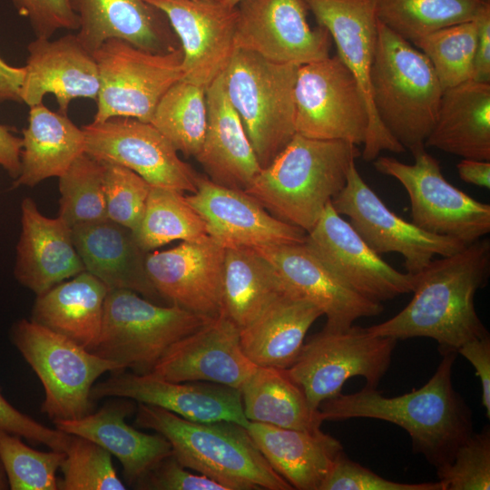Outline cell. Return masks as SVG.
Listing matches in <instances>:
<instances>
[{
	"label": "cell",
	"mask_w": 490,
	"mask_h": 490,
	"mask_svg": "<svg viewBox=\"0 0 490 490\" xmlns=\"http://www.w3.org/2000/svg\"><path fill=\"white\" fill-rule=\"evenodd\" d=\"M412 154V164L392 157L374 160L378 172L395 178L407 191L411 222L426 232L457 239L466 245L489 233L490 205L449 183L438 161L425 148Z\"/></svg>",
	"instance_id": "obj_11"
},
{
	"label": "cell",
	"mask_w": 490,
	"mask_h": 490,
	"mask_svg": "<svg viewBox=\"0 0 490 490\" xmlns=\"http://www.w3.org/2000/svg\"><path fill=\"white\" fill-rule=\"evenodd\" d=\"M322 315L315 303L289 289L240 329L243 352L257 366L287 369L297 359L308 330Z\"/></svg>",
	"instance_id": "obj_31"
},
{
	"label": "cell",
	"mask_w": 490,
	"mask_h": 490,
	"mask_svg": "<svg viewBox=\"0 0 490 490\" xmlns=\"http://www.w3.org/2000/svg\"><path fill=\"white\" fill-rule=\"evenodd\" d=\"M318 25L334 41L338 55L357 80L368 104L369 124L361 155L369 162L380 152H405L377 119L371 98L370 72L377 38L374 0H304Z\"/></svg>",
	"instance_id": "obj_16"
},
{
	"label": "cell",
	"mask_w": 490,
	"mask_h": 490,
	"mask_svg": "<svg viewBox=\"0 0 490 490\" xmlns=\"http://www.w3.org/2000/svg\"><path fill=\"white\" fill-rule=\"evenodd\" d=\"M304 0H242L237 5L235 50L274 63L302 65L329 56L332 38L308 22Z\"/></svg>",
	"instance_id": "obj_15"
},
{
	"label": "cell",
	"mask_w": 490,
	"mask_h": 490,
	"mask_svg": "<svg viewBox=\"0 0 490 490\" xmlns=\"http://www.w3.org/2000/svg\"><path fill=\"white\" fill-rule=\"evenodd\" d=\"M109 398L112 400L95 413L53 422L58 430L87 438L115 456L122 466L125 481L133 485L153 466L172 454V446L162 435L143 433L125 422V417L134 411L131 399Z\"/></svg>",
	"instance_id": "obj_27"
},
{
	"label": "cell",
	"mask_w": 490,
	"mask_h": 490,
	"mask_svg": "<svg viewBox=\"0 0 490 490\" xmlns=\"http://www.w3.org/2000/svg\"><path fill=\"white\" fill-rule=\"evenodd\" d=\"M224 257L225 247L207 235L147 252L145 267L164 301L214 318L222 309Z\"/></svg>",
	"instance_id": "obj_20"
},
{
	"label": "cell",
	"mask_w": 490,
	"mask_h": 490,
	"mask_svg": "<svg viewBox=\"0 0 490 490\" xmlns=\"http://www.w3.org/2000/svg\"><path fill=\"white\" fill-rule=\"evenodd\" d=\"M108 290L84 270L36 296L31 319L93 352L101 334Z\"/></svg>",
	"instance_id": "obj_33"
},
{
	"label": "cell",
	"mask_w": 490,
	"mask_h": 490,
	"mask_svg": "<svg viewBox=\"0 0 490 490\" xmlns=\"http://www.w3.org/2000/svg\"><path fill=\"white\" fill-rule=\"evenodd\" d=\"M61 465V490H124L126 485L117 475L112 455L98 444L70 435Z\"/></svg>",
	"instance_id": "obj_43"
},
{
	"label": "cell",
	"mask_w": 490,
	"mask_h": 490,
	"mask_svg": "<svg viewBox=\"0 0 490 490\" xmlns=\"http://www.w3.org/2000/svg\"><path fill=\"white\" fill-rule=\"evenodd\" d=\"M397 342L359 326L322 329L304 342L286 370L303 390L310 408L318 410L324 400L340 394L349 378L362 377L367 387L377 388L390 366Z\"/></svg>",
	"instance_id": "obj_9"
},
{
	"label": "cell",
	"mask_w": 490,
	"mask_h": 490,
	"mask_svg": "<svg viewBox=\"0 0 490 490\" xmlns=\"http://www.w3.org/2000/svg\"><path fill=\"white\" fill-rule=\"evenodd\" d=\"M211 318L177 305L162 306L129 289H109L93 352L124 370L149 374L172 344Z\"/></svg>",
	"instance_id": "obj_7"
},
{
	"label": "cell",
	"mask_w": 490,
	"mask_h": 490,
	"mask_svg": "<svg viewBox=\"0 0 490 490\" xmlns=\"http://www.w3.org/2000/svg\"><path fill=\"white\" fill-rule=\"evenodd\" d=\"M103 162L107 218L135 233L152 185L123 166Z\"/></svg>",
	"instance_id": "obj_44"
},
{
	"label": "cell",
	"mask_w": 490,
	"mask_h": 490,
	"mask_svg": "<svg viewBox=\"0 0 490 490\" xmlns=\"http://www.w3.org/2000/svg\"><path fill=\"white\" fill-rule=\"evenodd\" d=\"M299 66L236 49L223 73L229 99L261 169L296 133L294 86Z\"/></svg>",
	"instance_id": "obj_6"
},
{
	"label": "cell",
	"mask_w": 490,
	"mask_h": 490,
	"mask_svg": "<svg viewBox=\"0 0 490 490\" xmlns=\"http://www.w3.org/2000/svg\"><path fill=\"white\" fill-rule=\"evenodd\" d=\"M25 17L36 38L50 39L60 29L78 30V17L72 0H9Z\"/></svg>",
	"instance_id": "obj_47"
},
{
	"label": "cell",
	"mask_w": 490,
	"mask_h": 490,
	"mask_svg": "<svg viewBox=\"0 0 490 490\" xmlns=\"http://www.w3.org/2000/svg\"><path fill=\"white\" fill-rule=\"evenodd\" d=\"M73 240L84 270L109 289L134 291L160 304L164 301L151 282L145 252L133 232L109 219L72 228Z\"/></svg>",
	"instance_id": "obj_28"
},
{
	"label": "cell",
	"mask_w": 490,
	"mask_h": 490,
	"mask_svg": "<svg viewBox=\"0 0 490 490\" xmlns=\"http://www.w3.org/2000/svg\"><path fill=\"white\" fill-rule=\"evenodd\" d=\"M288 290L272 265L253 248H225L221 311L240 329Z\"/></svg>",
	"instance_id": "obj_35"
},
{
	"label": "cell",
	"mask_w": 490,
	"mask_h": 490,
	"mask_svg": "<svg viewBox=\"0 0 490 490\" xmlns=\"http://www.w3.org/2000/svg\"><path fill=\"white\" fill-rule=\"evenodd\" d=\"M167 18L181 41L182 79L207 89L235 51L237 6L221 0H145Z\"/></svg>",
	"instance_id": "obj_19"
},
{
	"label": "cell",
	"mask_w": 490,
	"mask_h": 490,
	"mask_svg": "<svg viewBox=\"0 0 490 490\" xmlns=\"http://www.w3.org/2000/svg\"><path fill=\"white\" fill-rule=\"evenodd\" d=\"M78 17L75 34L93 54L109 39H121L152 53L175 49L165 15L145 0H72Z\"/></svg>",
	"instance_id": "obj_29"
},
{
	"label": "cell",
	"mask_w": 490,
	"mask_h": 490,
	"mask_svg": "<svg viewBox=\"0 0 490 490\" xmlns=\"http://www.w3.org/2000/svg\"><path fill=\"white\" fill-rule=\"evenodd\" d=\"M59 191L58 216L71 228L108 219L103 162L79 155L59 177Z\"/></svg>",
	"instance_id": "obj_40"
},
{
	"label": "cell",
	"mask_w": 490,
	"mask_h": 490,
	"mask_svg": "<svg viewBox=\"0 0 490 490\" xmlns=\"http://www.w3.org/2000/svg\"><path fill=\"white\" fill-rule=\"evenodd\" d=\"M185 196L204 220L208 235L225 248H260L306 241L305 230L274 217L244 191L199 176L196 191Z\"/></svg>",
	"instance_id": "obj_22"
},
{
	"label": "cell",
	"mask_w": 490,
	"mask_h": 490,
	"mask_svg": "<svg viewBox=\"0 0 490 490\" xmlns=\"http://www.w3.org/2000/svg\"><path fill=\"white\" fill-rule=\"evenodd\" d=\"M275 269L288 289L315 303L326 316L323 329L344 330L383 311L381 303L361 296L306 242L253 248Z\"/></svg>",
	"instance_id": "obj_21"
},
{
	"label": "cell",
	"mask_w": 490,
	"mask_h": 490,
	"mask_svg": "<svg viewBox=\"0 0 490 490\" xmlns=\"http://www.w3.org/2000/svg\"><path fill=\"white\" fill-rule=\"evenodd\" d=\"M320 490H443V485L439 481L401 483L384 478L351 460L342 451Z\"/></svg>",
	"instance_id": "obj_46"
},
{
	"label": "cell",
	"mask_w": 490,
	"mask_h": 490,
	"mask_svg": "<svg viewBox=\"0 0 490 490\" xmlns=\"http://www.w3.org/2000/svg\"><path fill=\"white\" fill-rule=\"evenodd\" d=\"M477 44L472 81L490 83V7L475 19Z\"/></svg>",
	"instance_id": "obj_51"
},
{
	"label": "cell",
	"mask_w": 490,
	"mask_h": 490,
	"mask_svg": "<svg viewBox=\"0 0 490 490\" xmlns=\"http://www.w3.org/2000/svg\"><path fill=\"white\" fill-rule=\"evenodd\" d=\"M206 132L195 158L213 182L246 191L261 167L229 99L223 74L206 89Z\"/></svg>",
	"instance_id": "obj_26"
},
{
	"label": "cell",
	"mask_w": 490,
	"mask_h": 490,
	"mask_svg": "<svg viewBox=\"0 0 490 490\" xmlns=\"http://www.w3.org/2000/svg\"><path fill=\"white\" fill-rule=\"evenodd\" d=\"M240 392L249 421L298 430L319 429L323 423L286 369L258 366Z\"/></svg>",
	"instance_id": "obj_36"
},
{
	"label": "cell",
	"mask_w": 490,
	"mask_h": 490,
	"mask_svg": "<svg viewBox=\"0 0 490 490\" xmlns=\"http://www.w3.org/2000/svg\"><path fill=\"white\" fill-rule=\"evenodd\" d=\"M294 102L297 133L364 144L369 124L368 104L338 54L298 67Z\"/></svg>",
	"instance_id": "obj_12"
},
{
	"label": "cell",
	"mask_w": 490,
	"mask_h": 490,
	"mask_svg": "<svg viewBox=\"0 0 490 490\" xmlns=\"http://www.w3.org/2000/svg\"><path fill=\"white\" fill-rule=\"evenodd\" d=\"M375 113L405 150L426 148L443 88L427 57L377 20V38L370 72Z\"/></svg>",
	"instance_id": "obj_5"
},
{
	"label": "cell",
	"mask_w": 490,
	"mask_h": 490,
	"mask_svg": "<svg viewBox=\"0 0 490 490\" xmlns=\"http://www.w3.org/2000/svg\"><path fill=\"white\" fill-rule=\"evenodd\" d=\"M10 338L42 382L44 398L40 410L53 421L91 413V390L98 377L124 370L31 318L16 321Z\"/></svg>",
	"instance_id": "obj_8"
},
{
	"label": "cell",
	"mask_w": 490,
	"mask_h": 490,
	"mask_svg": "<svg viewBox=\"0 0 490 490\" xmlns=\"http://www.w3.org/2000/svg\"><path fill=\"white\" fill-rule=\"evenodd\" d=\"M22 142L21 171L13 188H33L45 179L59 178L84 152L85 145L83 129L43 103L30 107Z\"/></svg>",
	"instance_id": "obj_34"
},
{
	"label": "cell",
	"mask_w": 490,
	"mask_h": 490,
	"mask_svg": "<svg viewBox=\"0 0 490 490\" xmlns=\"http://www.w3.org/2000/svg\"><path fill=\"white\" fill-rule=\"evenodd\" d=\"M306 244L356 292L382 303L412 292L416 275L403 273L376 253L333 208L327 204L307 233Z\"/></svg>",
	"instance_id": "obj_17"
},
{
	"label": "cell",
	"mask_w": 490,
	"mask_h": 490,
	"mask_svg": "<svg viewBox=\"0 0 490 490\" xmlns=\"http://www.w3.org/2000/svg\"><path fill=\"white\" fill-rule=\"evenodd\" d=\"M92 399L123 397L166 409L195 422L230 421L244 427L246 418L240 390L206 381L172 382L151 373L126 370L111 373L96 382Z\"/></svg>",
	"instance_id": "obj_18"
},
{
	"label": "cell",
	"mask_w": 490,
	"mask_h": 490,
	"mask_svg": "<svg viewBox=\"0 0 490 490\" xmlns=\"http://www.w3.org/2000/svg\"><path fill=\"white\" fill-rule=\"evenodd\" d=\"M0 429L43 444L52 450L64 452L70 435L47 427L15 408L0 390Z\"/></svg>",
	"instance_id": "obj_49"
},
{
	"label": "cell",
	"mask_w": 490,
	"mask_h": 490,
	"mask_svg": "<svg viewBox=\"0 0 490 490\" xmlns=\"http://www.w3.org/2000/svg\"><path fill=\"white\" fill-rule=\"evenodd\" d=\"M436 475L443 490H489V426L462 443L451 462L436 468Z\"/></svg>",
	"instance_id": "obj_45"
},
{
	"label": "cell",
	"mask_w": 490,
	"mask_h": 490,
	"mask_svg": "<svg viewBox=\"0 0 490 490\" xmlns=\"http://www.w3.org/2000/svg\"><path fill=\"white\" fill-rule=\"evenodd\" d=\"M456 354L442 355L433 376L418 389L392 397L367 387L340 393L320 404L319 417L323 422L364 417L396 424L408 433L414 453L436 468L445 466L474 433L472 411L453 386Z\"/></svg>",
	"instance_id": "obj_2"
},
{
	"label": "cell",
	"mask_w": 490,
	"mask_h": 490,
	"mask_svg": "<svg viewBox=\"0 0 490 490\" xmlns=\"http://www.w3.org/2000/svg\"><path fill=\"white\" fill-rule=\"evenodd\" d=\"M476 44L475 20L437 29L413 43L430 61L443 90L472 80Z\"/></svg>",
	"instance_id": "obj_41"
},
{
	"label": "cell",
	"mask_w": 490,
	"mask_h": 490,
	"mask_svg": "<svg viewBox=\"0 0 490 490\" xmlns=\"http://www.w3.org/2000/svg\"><path fill=\"white\" fill-rule=\"evenodd\" d=\"M24 74V67L12 66L0 57V103L8 101L22 103L20 92Z\"/></svg>",
	"instance_id": "obj_53"
},
{
	"label": "cell",
	"mask_w": 490,
	"mask_h": 490,
	"mask_svg": "<svg viewBox=\"0 0 490 490\" xmlns=\"http://www.w3.org/2000/svg\"><path fill=\"white\" fill-rule=\"evenodd\" d=\"M257 367L243 352L240 328L221 311L172 344L151 374L172 382L206 381L241 390Z\"/></svg>",
	"instance_id": "obj_23"
},
{
	"label": "cell",
	"mask_w": 490,
	"mask_h": 490,
	"mask_svg": "<svg viewBox=\"0 0 490 490\" xmlns=\"http://www.w3.org/2000/svg\"><path fill=\"white\" fill-rule=\"evenodd\" d=\"M377 20L414 43L452 24L475 20L490 0H374Z\"/></svg>",
	"instance_id": "obj_37"
},
{
	"label": "cell",
	"mask_w": 490,
	"mask_h": 490,
	"mask_svg": "<svg viewBox=\"0 0 490 490\" xmlns=\"http://www.w3.org/2000/svg\"><path fill=\"white\" fill-rule=\"evenodd\" d=\"M9 489L7 478L2 462L0 460V490Z\"/></svg>",
	"instance_id": "obj_55"
},
{
	"label": "cell",
	"mask_w": 490,
	"mask_h": 490,
	"mask_svg": "<svg viewBox=\"0 0 490 490\" xmlns=\"http://www.w3.org/2000/svg\"><path fill=\"white\" fill-rule=\"evenodd\" d=\"M64 457V452L35 450L0 429V460L11 490H58L56 472Z\"/></svg>",
	"instance_id": "obj_42"
},
{
	"label": "cell",
	"mask_w": 490,
	"mask_h": 490,
	"mask_svg": "<svg viewBox=\"0 0 490 490\" xmlns=\"http://www.w3.org/2000/svg\"><path fill=\"white\" fill-rule=\"evenodd\" d=\"M425 147L490 161V83L471 80L445 89Z\"/></svg>",
	"instance_id": "obj_32"
},
{
	"label": "cell",
	"mask_w": 490,
	"mask_h": 490,
	"mask_svg": "<svg viewBox=\"0 0 490 490\" xmlns=\"http://www.w3.org/2000/svg\"><path fill=\"white\" fill-rule=\"evenodd\" d=\"M360 155L348 142L296 132L244 191L274 217L308 233L344 188L349 166Z\"/></svg>",
	"instance_id": "obj_3"
},
{
	"label": "cell",
	"mask_w": 490,
	"mask_h": 490,
	"mask_svg": "<svg viewBox=\"0 0 490 490\" xmlns=\"http://www.w3.org/2000/svg\"><path fill=\"white\" fill-rule=\"evenodd\" d=\"M226 5L236 7L242 0H221Z\"/></svg>",
	"instance_id": "obj_56"
},
{
	"label": "cell",
	"mask_w": 490,
	"mask_h": 490,
	"mask_svg": "<svg viewBox=\"0 0 490 490\" xmlns=\"http://www.w3.org/2000/svg\"><path fill=\"white\" fill-rule=\"evenodd\" d=\"M132 486L142 490H226L206 475L190 473L173 454L158 462Z\"/></svg>",
	"instance_id": "obj_48"
},
{
	"label": "cell",
	"mask_w": 490,
	"mask_h": 490,
	"mask_svg": "<svg viewBox=\"0 0 490 490\" xmlns=\"http://www.w3.org/2000/svg\"><path fill=\"white\" fill-rule=\"evenodd\" d=\"M22 138L15 136L11 128L0 124V166L15 180L21 171Z\"/></svg>",
	"instance_id": "obj_52"
},
{
	"label": "cell",
	"mask_w": 490,
	"mask_h": 490,
	"mask_svg": "<svg viewBox=\"0 0 490 490\" xmlns=\"http://www.w3.org/2000/svg\"><path fill=\"white\" fill-rule=\"evenodd\" d=\"M457 172L462 181L478 187H490V162L462 159L456 165Z\"/></svg>",
	"instance_id": "obj_54"
},
{
	"label": "cell",
	"mask_w": 490,
	"mask_h": 490,
	"mask_svg": "<svg viewBox=\"0 0 490 490\" xmlns=\"http://www.w3.org/2000/svg\"><path fill=\"white\" fill-rule=\"evenodd\" d=\"M489 273V239L433 259L416 274L409 303L394 317L367 329L397 340L430 338L438 343L441 355L456 353L466 342L489 335L475 308V295L487 284Z\"/></svg>",
	"instance_id": "obj_1"
},
{
	"label": "cell",
	"mask_w": 490,
	"mask_h": 490,
	"mask_svg": "<svg viewBox=\"0 0 490 490\" xmlns=\"http://www.w3.org/2000/svg\"><path fill=\"white\" fill-rule=\"evenodd\" d=\"M84 271L72 228L61 218H48L29 197L21 202V232L14 275L36 296Z\"/></svg>",
	"instance_id": "obj_25"
},
{
	"label": "cell",
	"mask_w": 490,
	"mask_h": 490,
	"mask_svg": "<svg viewBox=\"0 0 490 490\" xmlns=\"http://www.w3.org/2000/svg\"><path fill=\"white\" fill-rule=\"evenodd\" d=\"M135 424L164 436L183 466L226 490L293 489L270 466L247 429L237 423L191 421L159 407L138 403Z\"/></svg>",
	"instance_id": "obj_4"
},
{
	"label": "cell",
	"mask_w": 490,
	"mask_h": 490,
	"mask_svg": "<svg viewBox=\"0 0 490 490\" xmlns=\"http://www.w3.org/2000/svg\"><path fill=\"white\" fill-rule=\"evenodd\" d=\"M185 156L199 153L206 132V89L181 79L158 103L150 122Z\"/></svg>",
	"instance_id": "obj_38"
},
{
	"label": "cell",
	"mask_w": 490,
	"mask_h": 490,
	"mask_svg": "<svg viewBox=\"0 0 490 490\" xmlns=\"http://www.w3.org/2000/svg\"><path fill=\"white\" fill-rule=\"evenodd\" d=\"M134 234L150 252L173 240H192L208 235L204 220L183 192L152 186L141 224Z\"/></svg>",
	"instance_id": "obj_39"
},
{
	"label": "cell",
	"mask_w": 490,
	"mask_h": 490,
	"mask_svg": "<svg viewBox=\"0 0 490 490\" xmlns=\"http://www.w3.org/2000/svg\"><path fill=\"white\" fill-rule=\"evenodd\" d=\"M27 51L20 92L22 103L32 107L51 93L59 113L67 114L74 99L96 101L100 86L97 64L93 54L83 47L76 34H68L55 40L36 38L27 45Z\"/></svg>",
	"instance_id": "obj_24"
},
{
	"label": "cell",
	"mask_w": 490,
	"mask_h": 490,
	"mask_svg": "<svg viewBox=\"0 0 490 490\" xmlns=\"http://www.w3.org/2000/svg\"><path fill=\"white\" fill-rule=\"evenodd\" d=\"M93 56L100 86L93 122L122 116L150 122L161 98L183 77L181 48L152 53L109 39Z\"/></svg>",
	"instance_id": "obj_10"
},
{
	"label": "cell",
	"mask_w": 490,
	"mask_h": 490,
	"mask_svg": "<svg viewBox=\"0 0 490 490\" xmlns=\"http://www.w3.org/2000/svg\"><path fill=\"white\" fill-rule=\"evenodd\" d=\"M82 129L84 152L96 160L123 166L152 186L183 193L196 191L200 175L151 122L116 116L92 122Z\"/></svg>",
	"instance_id": "obj_14"
},
{
	"label": "cell",
	"mask_w": 490,
	"mask_h": 490,
	"mask_svg": "<svg viewBox=\"0 0 490 490\" xmlns=\"http://www.w3.org/2000/svg\"><path fill=\"white\" fill-rule=\"evenodd\" d=\"M331 204L339 215L348 217L350 225L376 253L401 254L410 274L420 272L435 256H448L466 246L457 239L426 232L393 212L361 177L356 162L350 164L346 184Z\"/></svg>",
	"instance_id": "obj_13"
},
{
	"label": "cell",
	"mask_w": 490,
	"mask_h": 490,
	"mask_svg": "<svg viewBox=\"0 0 490 490\" xmlns=\"http://www.w3.org/2000/svg\"><path fill=\"white\" fill-rule=\"evenodd\" d=\"M458 354L466 358L475 369L482 386V405L490 417V335L476 338L463 344Z\"/></svg>",
	"instance_id": "obj_50"
},
{
	"label": "cell",
	"mask_w": 490,
	"mask_h": 490,
	"mask_svg": "<svg viewBox=\"0 0 490 490\" xmlns=\"http://www.w3.org/2000/svg\"><path fill=\"white\" fill-rule=\"evenodd\" d=\"M270 465L293 489L320 490L342 444L316 430H298L249 421L245 427Z\"/></svg>",
	"instance_id": "obj_30"
}]
</instances>
